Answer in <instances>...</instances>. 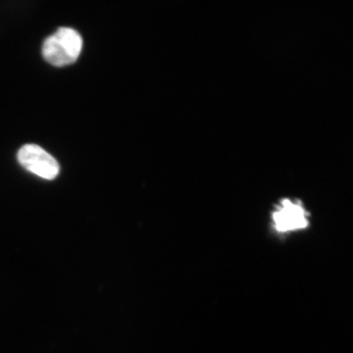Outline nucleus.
Masks as SVG:
<instances>
[{
  "label": "nucleus",
  "instance_id": "nucleus-1",
  "mask_svg": "<svg viewBox=\"0 0 353 353\" xmlns=\"http://www.w3.org/2000/svg\"><path fill=\"white\" fill-rule=\"evenodd\" d=\"M83 41L77 30L61 28L47 38L42 48L43 59L55 66L72 64L78 59Z\"/></svg>",
  "mask_w": 353,
  "mask_h": 353
},
{
  "label": "nucleus",
  "instance_id": "nucleus-2",
  "mask_svg": "<svg viewBox=\"0 0 353 353\" xmlns=\"http://www.w3.org/2000/svg\"><path fill=\"white\" fill-rule=\"evenodd\" d=\"M21 165L32 174L48 180H52L59 175V163L46 150L35 144H26L17 154Z\"/></svg>",
  "mask_w": 353,
  "mask_h": 353
},
{
  "label": "nucleus",
  "instance_id": "nucleus-3",
  "mask_svg": "<svg viewBox=\"0 0 353 353\" xmlns=\"http://www.w3.org/2000/svg\"><path fill=\"white\" fill-rule=\"evenodd\" d=\"M276 231L286 233L302 230L308 226V213L300 201L285 199L272 214Z\"/></svg>",
  "mask_w": 353,
  "mask_h": 353
}]
</instances>
